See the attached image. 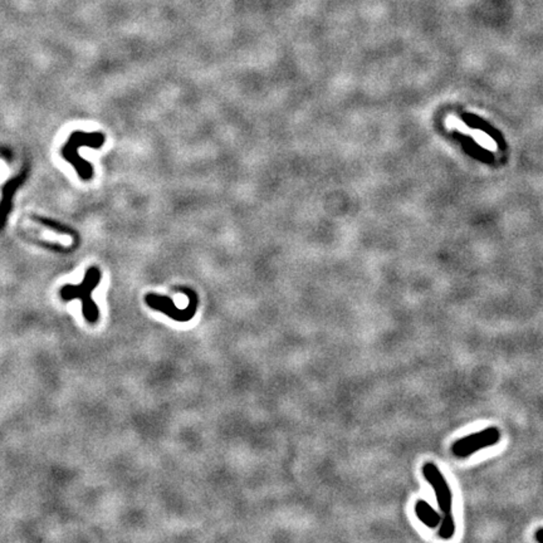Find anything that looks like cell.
<instances>
[{"label": "cell", "instance_id": "obj_1", "mask_svg": "<svg viewBox=\"0 0 543 543\" xmlns=\"http://www.w3.org/2000/svg\"><path fill=\"white\" fill-rule=\"evenodd\" d=\"M101 277V271L96 267H90L88 271L86 272L84 282H81V285H67L63 287L59 292L62 300L72 301L77 298L82 302V314L90 325H95L99 318V311L95 301L92 300V292L99 285Z\"/></svg>", "mask_w": 543, "mask_h": 543}, {"label": "cell", "instance_id": "obj_2", "mask_svg": "<svg viewBox=\"0 0 543 543\" xmlns=\"http://www.w3.org/2000/svg\"><path fill=\"white\" fill-rule=\"evenodd\" d=\"M499 439H501L499 429L495 426H490L487 429H483L481 432H474L457 440L452 446V452L457 458H467L481 449L495 446L499 441Z\"/></svg>", "mask_w": 543, "mask_h": 543}, {"label": "cell", "instance_id": "obj_3", "mask_svg": "<svg viewBox=\"0 0 543 543\" xmlns=\"http://www.w3.org/2000/svg\"><path fill=\"white\" fill-rule=\"evenodd\" d=\"M185 294L189 297V306L185 309H179L176 308L173 301L167 298L165 296H159L155 293H149L146 296V303L149 306L161 311L162 314H166L170 318L178 321V322H187V321L191 320L196 314V306H198V298L194 291L190 289H185Z\"/></svg>", "mask_w": 543, "mask_h": 543}, {"label": "cell", "instance_id": "obj_4", "mask_svg": "<svg viewBox=\"0 0 543 543\" xmlns=\"http://www.w3.org/2000/svg\"><path fill=\"white\" fill-rule=\"evenodd\" d=\"M423 475L435 490L439 508L443 512V515L452 513V490L448 486L446 477L440 472V469L434 463H426L423 467Z\"/></svg>", "mask_w": 543, "mask_h": 543}, {"label": "cell", "instance_id": "obj_5", "mask_svg": "<svg viewBox=\"0 0 543 543\" xmlns=\"http://www.w3.org/2000/svg\"><path fill=\"white\" fill-rule=\"evenodd\" d=\"M446 126L448 128H450V130H457L458 133H464V135H467V136L473 137L477 144H479L482 147H484L486 150L490 151V153H495V151L498 150L497 142H495V140L492 139L489 135L483 133L481 130H475V128L468 127L463 121H460L458 117H455V116H452V115L446 116Z\"/></svg>", "mask_w": 543, "mask_h": 543}, {"label": "cell", "instance_id": "obj_6", "mask_svg": "<svg viewBox=\"0 0 543 543\" xmlns=\"http://www.w3.org/2000/svg\"><path fill=\"white\" fill-rule=\"evenodd\" d=\"M415 513L418 515L419 520L429 528L438 527L441 521V515H439L428 502L418 501L415 506Z\"/></svg>", "mask_w": 543, "mask_h": 543}, {"label": "cell", "instance_id": "obj_7", "mask_svg": "<svg viewBox=\"0 0 543 543\" xmlns=\"http://www.w3.org/2000/svg\"><path fill=\"white\" fill-rule=\"evenodd\" d=\"M455 533V521L452 513L443 515V518L440 521V529H439V536L444 540H450Z\"/></svg>", "mask_w": 543, "mask_h": 543}, {"label": "cell", "instance_id": "obj_8", "mask_svg": "<svg viewBox=\"0 0 543 543\" xmlns=\"http://www.w3.org/2000/svg\"><path fill=\"white\" fill-rule=\"evenodd\" d=\"M536 541L537 542L543 543V528L537 529Z\"/></svg>", "mask_w": 543, "mask_h": 543}]
</instances>
